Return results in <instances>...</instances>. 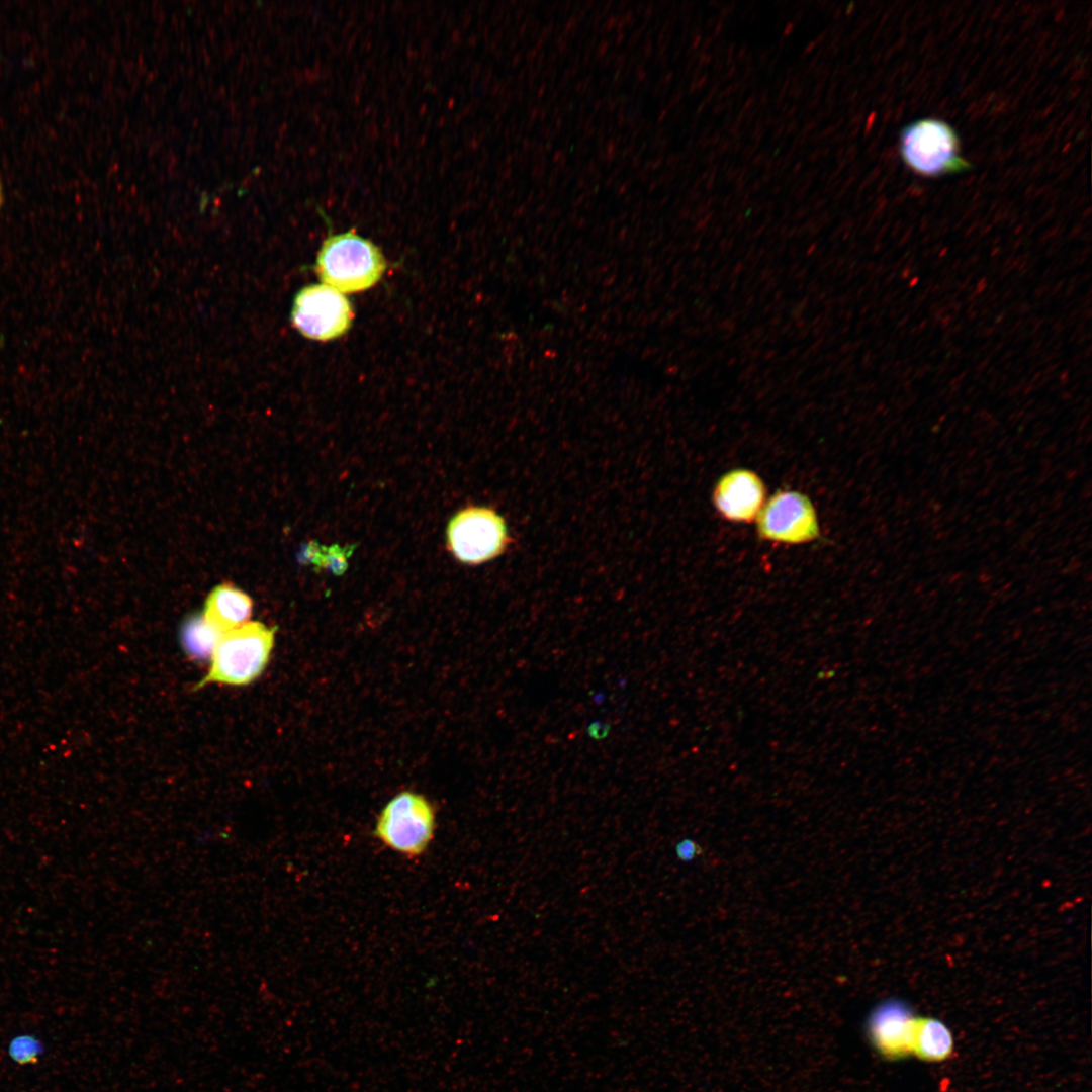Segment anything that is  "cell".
<instances>
[{"mask_svg":"<svg viewBox=\"0 0 1092 1092\" xmlns=\"http://www.w3.org/2000/svg\"><path fill=\"white\" fill-rule=\"evenodd\" d=\"M275 634V627L250 621L223 632L209 660L208 671L196 684L195 689L209 684L233 687L252 684L268 665Z\"/></svg>","mask_w":1092,"mask_h":1092,"instance_id":"6da1fadb","label":"cell"},{"mask_svg":"<svg viewBox=\"0 0 1092 1092\" xmlns=\"http://www.w3.org/2000/svg\"><path fill=\"white\" fill-rule=\"evenodd\" d=\"M385 268L380 250L353 231L329 236L318 252L315 266L324 284L341 293L372 287Z\"/></svg>","mask_w":1092,"mask_h":1092,"instance_id":"7a4b0ae2","label":"cell"},{"mask_svg":"<svg viewBox=\"0 0 1092 1092\" xmlns=\"http://www.w3.org/2000/svg\"><path fill=\"white\" fill-rule=\"evenodd\" d=\"M436 830V810L423 794L402 791L380 811L373 833L389 849L417 857L429 848Z\"/></svg>","mask_w":1092,"mask_h":1092,"instance_id":"3957f363","label":"cell"},{"mask_svg":"<svg viewBox=\"0 0 1092 1092\" xmlns=\"http://www.w3.org/2000/svg\"><path fill=\"white\" fill-rule=\"evenodd\" d=\"M447 541L458 561L478 565L504 554L511 537L504 517L494 509L468 506L450 520Z\"/></svg>","mask_w":1092,"mask_h":1092,"instance_id":"277c9868","label":"cell"},{"mask_svg":"<svg viewBox=\"0 0 1092 1092\" xmlns=\"http://www.w3.org/2000/svg\"><path fill=\"white\" fill-rule=\"evenodd\" d=\"M900 152L905 163L924 176L958 173L971 167L960 154L953 128L938 119H921L905 126L900 133Z\"/></svg>","mask_w":1092,"mask_h":1092,"instance_id":"5b68a950","label":"cell"},{"mask_svg":"<svg viewBox=\"0 0 1092 1092\" xmlns=\"http://www.w3.org/2000/svg\"><path fill=\"white\" fill-rule=\"evenodd\" d=\"M761 540L776 544L801 545L820 536L816 509L805 493L780 489L764 503L756 520Z\"/></svg>","mask_w":1092,"mask_h":1092,"instance_id":"8992f818","label":"cell"},{"mask_svg":"<svg viewBox=\"0 0 1092 1092\" xmlns=\"http://www.w3.org/2000/svg\"><path fill=\"white\" fill-rule=\"evenodd\" d=\"M351 303L343 293L326 284H311L296 295L291 312L293 326L306 338L328 341L342 336L351 326Z\"/></svg>","mask_w":1092,"mask_h":1092,"instance_id":"52a82bcc","label":"cell"},{"mask_svg":"<svg viewBox=\"0 0 1092 1092\" xmlns=\"http://www.w3.org/2000/svg\"><path fill=\"white\" fill-rule=\"evenodd\" d=\"M766 500V487L761 477L747 468L725 472L716 482L712 503L717 513L733 523L756 520Z\"/></svg>","mask_w":1092,"mask_h":1092,"instance_id":"ba28073f","label":"cell"},{"mask_svg":"<svg viewBox=\"0 0 1092 1092\" xmlns=\"http://www.w3.org/2000/svg\"><path fill=\"white\" fill-rule=\"evenodd\" d=\"M915 1018L904 1003L888 1001L879 1005L868 1021V1034L875 1049L890 1059L912 1053Z\"/></svg>","mask_w":1092,"mask_h":1092,"instance_id":"9c48e42d","label":"cell"},{"mask_svg":"<svg viewBox=\"0 0 1092 1092\" xmlns=\"http://www.w3.org/2000/svg\"><path fill=\"white\" fill-rule=\"evenodd\" d=\"M252 609V600L246 593L223 583L210 592L202 614L218 630L226 632L248 623Z\"/></svg>","mask_w":1092,"mask_h":1092,"instance_id":"30bf717a","label":"cell"},{"mask_svg":"<svg viewBox=\"0 0 1092 1092\" xmlns=\"http://www.w3.org/2000/svg\"><path fill=\"white\" fill-rule=\"evenodd\" d=\"M952 1051V1035L943 1022L934 1018H915L912 1053L925 1061H942L949 1058Z\"/></svg>","mask_w":1092,"mask_h":1092,"instance_id":"8fae6325","label":"cell"},{"mask_svg":"<svg viewBox=\"0 0 1092 1092\" xmlns=\"http://www.w3.org/2000/svg\"><path fill=\"white\" fill-rule=\"evenodd\" d=\"M222 633L203 614H196L184 621L179 637L182 649L189 658L205 661L210 660Z\"/></svg>","mask_w":1092,"mask_h":1092,"instance_id":"7c38bea8","label":"cell"},{"mask_svg":"<svg viewBox=\"0 0 1092 1092\" xmlns=\"http://www.w3.org/2000/svg\"><path fill=\"white\" fill-rule=\"evenodd\" d=\"M43 1053V1043L32 1034L16 1035L7 1046L8 1057L19 1066L36 1064Z\"/></svg>","mask_w":1092,"mask_h":1092,"instance_id":"4fadbf2b","label":"cell"},{"mask_svg":"<svg viewBox=\"0 0 1092 1092\" xmlns=\"http://www.w3.org/2000/svg\"><path fill=\"white\" fill-rule=\"evenodd\" d=\"M609 725L602 723L601 721L592 722L587 727V733L589 737L601 740L606 738L609 734Z\"/></svg>","mask_w":1092,"mask_h":1092,"instance_id":"5bb4252c","label":"cell"},{"mask_svg":"<svg viewBox=\"0 0 1092 1092\" xmlns=\"http://www.w3.org/2000/svg\"><path fill=\"white\" fill-rule=\"evenodd\" d=\"M677 853L679 857L689 859L695 854V845L691 841L681 842L678 844Z\"/></svg>","mask_w":1092,"mask_h":1092,"instance_id":"9a60e30c","label":"cell"},{"mask_svg":"<svg viewBox=\"0 0 1092 1092\" xmlns=\"http://www.w3.org/2000/svg\"><path fill=\"white\" fill-rule=\"evenodd\" d=\"M2 201H3V197H2V186H1V182H0V208H1V205H2Z\"/></svg>","mask_w":1092,"mask_h":1092,"instance_id":"2e32d148","label":"cell"}]
</instances>
